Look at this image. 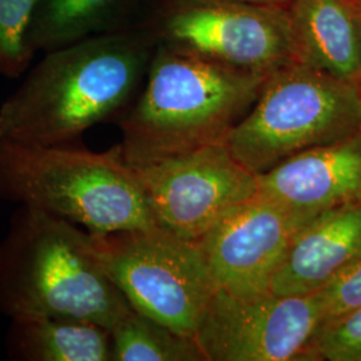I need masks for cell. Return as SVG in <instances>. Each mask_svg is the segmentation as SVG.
Listing matches in <instances>:
<instances>
[{
	"label": "cell",
	"instance_id": "obj_2",
	"mask_svg": "<svg viewBox=\"0 0 361 361\" xmlns=\"http://www.w3.org/2000/svg\"><path fill=\"white\" fill-rule=\"evenodd\" d=\"M268 75L157 43L145 90L121 122L123 159L138 166L225 142Z\"/></svg>",
	"mask_w": 361,
	"mask_h": 361
},
{
	"label": "cell",
	"instance_id": "obj_23",
	"mask_svg": "<svg viewBox=\"0 0 361 361\" xmlns=\"http://www.w3.org/2000/svg\"><path fill=\"white\" fill-rule=\"evenodd\" d=\"M361 83V73H360V78H359V85Z\"/></svg>",
	"mask_w": 361,
	"mask_h": 361
},
{
	"label": "cell",
	"instance_id": "obj_10",
	"mask_svg": "<svg viewBox=\"0 0 361 361\" xmlns=\"http://www.w3.org/2000/svg\"><path fill=\"white\" fill-rule=\"evenodd\" d=\"M316 216L257 194L197 243L219 289L233 296H258L269 292L297 233Z\"/></svg>",
	"mask_w": 361,
	"mask_h": 361
},
{
	"label": "cell",
	"instance_id": "obj_20",
	"mask_svg": "<svg viewBox=\"0 0 361 361\" xmlns=\"http://www.w3.org/2000/svg\"><path fill=\"white\" fill-rule=\"evenodd\" d=\"M237 1H245L253 4H265V6H277V7H286L290 0H237Z\"/></svg>",
	"mask_w": 361,
	"mask_h": 361
},
{
	"label": "cell",
	"instance_id": "obj_3",
	"mask_svg": "<svg viewBox=\"0 0 361 361\" xmlns=\"http://www.w3.org/2000/svg\"><path fill=\"white\" fill-rule=\"evenodd\" d=\"M104 269L95 235L19 207L0 241V312L10 319L65 317L109 331L129 313Z\"/></svg>",
	"mask_w": 361,
	"mask_h": 361
},
{
	"label": "cell",
	"instance_id": "obj_1",
	"mask_svg": "<svg viewBox=\"0 0 361 361\" xmlns=\"http://www.w3.org/2000/svg\"><path fill=\"white\" fill-rule=\"evenodd\" d=\"M155 47L153 34L111 31L49 51L0 106V140L73 145L130 104Z\"/></svg>",
	"mask_w": 361,
	"mask_h": 361
},
{
	"label": "cell",
	"instance_id": "obj_13",
	"mask_svg": "<svg viewBox=\"0 0 361 361\" xmlns=\"http://www.w3.org/2000/svg\"><path fill=\"white\" fill-rule=\"evenodd\" d=\"M286 13L297 63L359 83L361 10L355 0H290Z\"/></svg>",
	"mask_w": 361,
	"mask_h": 361
},
{
	"label": "cell",
	"instance_id": "obj_12",
	"mask_svg": "<svg viewBox=\"0 0 361 361\" xmlns=\"http://www.w3.org/2000/svg\"><path fill=\"white\" fill-rule=\"evenodd\" d=\"M360 256L361 201L325 210L297 233L271 279L269 292L310 295Z\"/></svg>",
	"mask_w": 361,
	"mask_h": 361
},
{
	"label": "cell",
	"instance_id": "obj_9",
	"mask_svg": "<svg viewBox=\"0 0 361 361\" xmlns=\"http://www.w3.org/2000/svg\"><path fill=\"white\" fill-rule=\"evenodd\" d=\"M314 293L237 297L219 289L194 336L205 361H317Z\"/></svg>",
	"mask_w": 361,
	"mask_h": 361
},
{
	"label": "cell",
	"instance_id": "obj_6",
	"mask_svg": "<svg viewBox=\"0 0 361 361\" xmlns=\"http://www.w3.org/2000/svg\"><path fill=\"white\" fill-rule=\"evenodd\" d=\"M94 235L130 308L194 338L219 290L198 243L157 226Z\"/></svg>",
	"mask_w": 361,
	"mask_h": 361
},
{
	"label": "cell",
	"instance_id": "obj_11",
	"mask_svg": "<svg viewBox=\"0 0 361 361\" xmlns=\"http://www.w3.org/2000/svg\"><path fill=\"white\" fill-rule=\"evenodd\" d=\"M259 195L310 214L361 201V130L257 176Z\"/></svg>",
	"mask_w": 361,
	"mask_h": 361
},
{
	"label": "cell",
	"instance_id": "obj_15",
	"mask_svg": "<svg viewBox=\"0 0 361 361\" xmlns=\"http://www.w3.org/2000/svg\"><path fill=\"white\" fill-rule=\"evenodd\" d=\"M140 0H38L28 40L32 49L52 51L79 40L116 31Z\"/></svg>",
	"mask_w": 361,
	"mask_h": 361
},
{
	"label": "cell",
	"instance_id": "obj_17",
	"mask_svg": "<svg viewBox=\"0 0 361 361\" xmlns=\"http://www.w3.org/2000/svg\"><path fill=\"white\" fill-rule=\"evenodd\" d=\"M38 0H0V75L20 77L35 50L28 32Z\"/></svg>",
	"mask_w": 361,
	"mask_h": 361
},
{
	"label": "cell",
	"instance_id": "obj_16",
	"mask_svg": "<svg viewBox=\"0 0 361 361\" xmlns=\"http://www.w3.org/2000/svg\"><path fill=\"white\" fill-rule=\"evenodd\" d=\"M110 338L111 361H205L195 338L133 310L110 329Z\"/></svg>",
	"mask_w": 361,
	"mask_h": 361
},
{
	"label": "cell",
	"instance_id": "obj_4",
	"mask_svg": "<svg viewBox=\"0 0 361 361\" xmlns=\"http://www.w3.org/2000/svg\"><path fill=\"white\" fill-rule=\"evenodd\" d=\"M0 200L99 235L155 228L119 145L97 153L73 145L28 146L0 140Z\"/></svg>",
	"mask_w": 361,
	"mask_h": 361
},
{
	"label": "cell",
	"instance_id": "obj_14",
	"mask_svg": "<svg viewBox=\"0 0 361 361\" xmlns=\"http://www.w3.org/2000/svg\"><path fill=\"white\" fill-rule=\"evenodd\" d=\"M6 349L16 361H111L107 328L65 317L11 319Z\"/></svg>",
	"mask_w": 361,
	"mask_h": 361
},
{
	"label": "cell",
	"instance_id": "obj_8",
	"mask_svg": "<svg viewBox=\"0 0 361 361\" xmlns=\"http://www.w3.org/2000/svg\"><path fill=\"white\" fill-rule=\"evenodd\" d=\"M131 169L155 226L189 241H198L258 192L257 176L233 157L225 142Z\"/></svg>",
	"mask_w": 361,
	"mask_h": 361
},
{
	"label": "cell",
	"instance_id": "obj_5",
	"mask_svg": "<svg viewBox=\"0 0 361 361\" xmlns=\"http://www.w3.org/2000/svg\"><path fill=\"white\" fill-rule=\"evenodd\" d=\"M359 86L297 62L283 66L268 75L225 143L258 176L301 152L344 140L361 130Z\"/></svg>",
	"mask_w": 361,
	"mask_h": 361
},
{
	"label": "cell",
	"instance_id": "obj_18",
	"mask_svg": "<svg viewBox=\"0 0 361 361\" xmlns=\"http://www.w3.org/2000/svg\"><path fill=\"white\" fill-rule=\"evenodd\" d=\"M313 293L322 310L323 324L359 310L361 307V256L336 271Z\"/></svg>",
	"mask_w": 361,
	"mask_h": 361
},
{
	"label": "cell",
	"instance_id": "obj_19",
	"mask_svg": "<svg viewBox=\"0 0 361 361\" xmlns=\"http://www.w3.org/2000/svg\"><path fill=\"white\" fill-rule=\"evenodd\" d=\"M314 347L320 360L361 361V307L322 324Z\"/></svg>",
	"mask_w": 361,
	"mask_h": 361
},
{
	"label": "cell",
	"instance_id": "obj_21",
	"mask_svg": "<svg viewBox=\"0 0 361 361\" xmlns=\"http://www.w3.org/2000/svg\"><path fill=\"white\" fill-rule=\"evenodd\" d=\"M359 102H360V118H361V83L359 86Z\"/></svg>",
	"mask_w": 361,
	"mask_h": 361
},
{
	"label": "cell",
	"instance_id": "obj_7",
	"mask_svg": "<svg viewBox=\"0 0 361 361\" xmlns=\"http://www.w3.org/2000/svg\"><path fill=\"white\" fill-rule=\"evenodd\" d=\"M157 43L235 68L271 74L296 62L286 7L237 0H166Z\"/></svg>",
	"mask_w": 361,
	"mask_h": 361
},
{
	"label": "cell",
	"instance_id": "obj_22",
	"mask_svg": "<svg viewBox=\"0 0 361 361\" xmlns=\"http://www.w3.org/2000/svg\"><path fill=\"white\" fill-rule=\"evenodd\" d=\"M355 3L357 4V7L361 10V0H355Z\"/></svg>",
	"mask_w": 361,
	"mask_h": 361
}]
</instances>
